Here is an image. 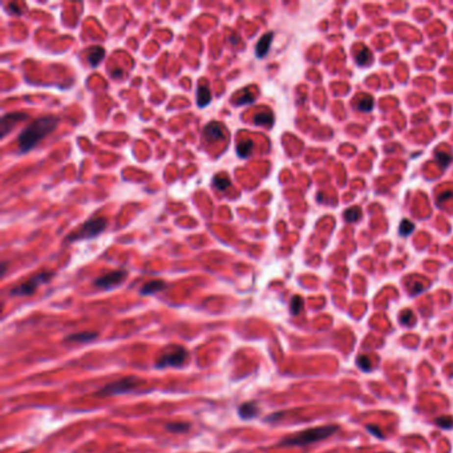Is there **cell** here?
Here are the masks:
<instances>
[{
  "label": "cell",
  "mask_w": 453,
  "mask_h": 453,
  "mask_svg": "<svg viewBox=\"0 0 453 453\" xmlns=\"http://www.w3.org/2000/svg\"><path fill=\"white\" fill-rule=\"evenodd\" d=\"M59 124V119L56 116H46L39 117L31 125H28L23 132L19 134L18 142L20 151H29L36 147L37 144L52 133Z\"/></svg>",
  "instance_id": "cell-1"
},
{
  "label": "cell",
  "mask_w": 453,
  "mask_h": 453,
  "mask_svg": "<svg viewBox=\"0 0 453 453\" xmlns=\"http://www.w3.org/2000/svg\"><path fill=\"white\" fill-rule=\"evenodd\" d=\"M338 429L336 426H325V427H316L311 429L303 430L295 435L287 436L282 439L279 443L280 447H306V445L314 444L321 440H325L329 436H332Z\"/></svg>",
  "instance_id": "cell-2"
},
{
  "label": "cell",
  "mask_w": 453,
  "mask_h": 453,
  "mask_svg": "<svg viewBox=\"0 0 453 453\" xmlns=\"http://www.w3.org/2000/svg\"><path fill=\"white\" fill-rule=\"evenodd\" d=\"M189 351L183 346L172 344L165 347L160 352L156 360L157 368H166V367H183L189 360Z\"/></svg>",
  "instance_id": "cell-3"
},
{
  "label": "cell",
  "mask_w": 453,
  "mask_h": 453,
  "mask_svg": "<svg viewBox=\"0 0 453 453\" xmlns=\"http://www.w3.org/2000/svg\"><path fill=\"white\" fill-rule=\"evenodd\" d=\"M140 385V380L134 376H128V378H123V379L116 380L112 381L109 384L104 385L102 388H100L96 392L97 398H112V396H117V395H124L133 392L134 389L137 388Z\"/></svg>",
  "instance_id": "cell-4"
},
{
  "label": "cell",
  "mask_w": 453,
  "mask_h": 453,
  "mask_svg": "<svg viewBox=\"0 0 453 453\" xmlns=\"http://www.w3.org/2000/svg\"><path fill=\"white\" fill-rule=\"evenodd\" d=\"M108 225V221L104 217H97V218H92V220L87 221L85 224H82L78 230L74 231L68 237V241H80V239H91L97 237L101 231H104V229Z\"/></svg>",
  "instance_id": "cell-5"
},
{
  "label": "cell",
  "mask_w": 453,
  "mask_h": 453,
  "mask_svg": "<svg viewBox=\"0 0 453 453\" xmlns=\"http://www.w3.org/2000/svg\"><path fill=\"white\" fill-rule=\"evenodd\" d=\"M52 277H53V274L50 273V271L39 273V274H36L35 277H32L31 279H28L27 282H24V283L19 284V286L12 288V290L9 291V294L14 295V297H27V295H32L40 284L50 282V279Z\"/></svg>",
  "instance_id": "cell-6"
},
{
  "label": "cell",
  "mask_w": 453,
  "mask_h": 453,
  "mask_svg": "<svg viewBox=\"0 0 453 453\" xmlns=\"http://www.w3.org/2000/svg\"><path fill=\"white\" fill-rule=\"evenodd\" d=\"M126 275H128V273L125 270L110 271L108 274L97 278L95 280V286L97 288H101V290H109V288H113L123 283L125 278H126Z\"/></svg>",
  "instance_id": "cell-7"
},
{
  "label": "cell",
  "mask_w": 453,
  "mask_h": 453,
  "mask_svg": "<svg viewBox=\"0 0 453 453\" xmlns=\"http://www.w3.org/2000/svg\"><path fill=\"white\" fill-rule=\"evenodd\" d=\"M28 116L25 113H20V112H14V113H8V115L3 116L1 121H0V137L4 138L16 124L23 121Z\"/></svg>",
  "instance_id": "cell-8"
},
{
  "label": "cell",
  "mask_w": 453,
  "mask_h": 453,
  "mask_svg": "<svg viewBox=\"0 0 453 453\" xmlns=\"http://www.w3.org/2000/svg\"><path fill=\"white\" fill-rule=\"evenodd\" d=\"M99 336V332L97 331H80V332H75V334L68 335L67 338L64 339L65 343H77V344H82V343H89L92 340H95Z\"/></svg>",
  "instance_id": "cell-9"
},
{
  "label": "cell",
  "mask_w": 453,
  "mask_h": 453,
  "mask_svg": "<svg viewBox=\"0 0 453 453\" xmlns=\"http://www.w3.org/2000/svg\"><path fill=\"white\" fill-rule=\"evenodd\" d=\"M203 137L206 141H218L224 138V129L220 123L207 124L203 129Z\"/></svg>",
  "instance_id": "cell-10"
},
{
  "label": "cell",
  "mask_w": 453,
  "mask_h": 453,
  "mask_svg": "<svg viewBox=\"0 0 453 453\" xmlns=\"http://www.w3.org/2000/svg\"><path fill=\"white\" fill-rule=\"evenodd\" d=\"M259 413V407L255 402H246L238 407V416L242 420H252Z\"/></svg>",
  "instance_id": "cell-11"
},
{
  "label": "cell",
  "mask_w": 453,
  "mask_h": 453,
  "mask_svg": "<svg viewBox=\"0 0 453 453\" xmlns=\"http://www.w3.org/2000/svg\"><path fill=\"white\" fill-rule=\"evenodd\" d=\"M273 37H274V33L267 32V33H265L261 39H259V41L256 43V47H255L256 57L262 59V57H265V56L267 55V52H269V50H270V47H271Z\"/></svg>",
  "instance_id": "cell-12"
},
{
  "label": "cell",
  "mask_w": 453,
  "mask_h": 453,
  "mask_svg": "<svg viewBox=\"0 0 453 453\" xmlns=\"http://www.w3.org/2000/svg\"><path fill=\"white\" fill-rule=\"evenodd\" d=\"M166 287H168V284L165 283L164 280L154 279L144 284L141 287V290H140V294H141V295H153V294L164 291Z\"/></svg>",
  "instance_id": "cell-13"
},
{
  "label": "cell",
  "mask_w": 453,
  "mask_h": 453,
  "mask_svg": "<svg viewBox=\"0 0 453 453\" xmlns=\"http://www.w3.org/2000/svg\"><path fill=\"white\" fill-rule=\"evenodd\" d=\"M104 56H105V50H102L101 47H93V48L87 50V60L92 67H96V65L100 64L104 59Z\"/></svg>",
  "instance_id": "cell-14"
},
{
  "label": "cell",
  "mask_w": 453,
  "mask_h": 453,
  "mask_svg": "<svg viewBox=\"0 0 453 453\" xmlns=\"http://www.w3.org/2000/svg\"><path fill=\"white\" fill-rule=\"evenodd\" d=\"M211 101L210 89L207 85H200L197 89V105L200 108L209 105Z\"/></svg>",
  "instance_id": "cell-15"
},
{
  "label": "cell",
  "mask_w": 453,
  "mask_h": 453,
  "mask_svg": "<svg viewBox=\"0 0 453 453\" xmlns=\"http://www.w3.org/2000/svg\"><path fill=\"white\" fill-rule=\"evenodd\" d=\"M254 124L259 126H271L274 124V116L270 110H262L254 116Z\"/></svg>",
  "instance_id": "cell-16"
},
{
  "label": "cell",
  "mask_w": 453,
  "mask_h": 453,
  "mask_svg": "<svg viewBox=\"0 0 453 453\" xmlns=\"http://www.w3.org/2000/svg\"><path fill=\"white\" fill-rule=\"evenodd\" d=\"M252 148H254V141L252 140H243L237 145V154H238L241 158H247V157H250L252 151Z\"/></svg>",
  "instance_id": "cell-17"
},
{
  "label": "cell",
  "mask_w": 453,
  "mask_h": 453,
  "mask_svg": "<svg viewBox=\"0 0 453 453\" xmlns=\"http://www.w3.org/2000/svg\"><path fill=\"white\" fill-rule=\"evenodd\" d=\"M165 429L172 433H186L190 429V424L183 423V421H174V423H168L165 426Z\"/></svg>",
  "instance_id": "cell-18"
},
{
  "label": "cell",
  "mask_w": 453,
  "mask_h": 453,
  "mask_svg": "<svg viewBox=\"0 0 453 453\" xmlns=\"http://www.w3.org/2000/svg\"><path fill=\"white\" fill-rule=\"evenodd\" d=\"M213 186L220 192H225L230 186V179L225 174H218L213 178Z\"/></svg>",
  "instance_id": "cell-19"
},
{
  "label": "cell",
  "mask_w": 453,
  "mask_h": 453,
  "mask_svg": "<svg viewBox=\"0 0 453 453\" xmlns=\"http://www.w3.org/2000/svg\"><path fill=\"white\" fill-rule=\"evenodd\" d=\"M360 217H362V210H360V207H357V206L350 207V209H347L346 213H344V220L347 221V222L359 221L360 220Z\"/></svg>",
  "instance_id": "cell-20"
},
{
  "label": "cell",
  "mask_w": 453,
  "mask_h": 453,
  "mask_svg": "<svg viewBox=\"0 0 453 453\" xmlns=\"http://www.w3.org/2000/svg\"><path fill=\"white\" fill-rule=\"evenodd\" d=\"M356 108L359 110H362V112H370L374 108V99L370 96L362 97L360 100L357 101Z\"/></svg>",
  "instance_id": "cell-21"
},
{
  "label": "cell",
  "mask_w": 453,
  "mask_h": 453,
  "mask_svg": "<svg viewBox=\"0 0 453 453\" xmlns=\"http://www.w3.org/2000/svg\"><path fill=\"white\" fill-rule=\"evenodd\" d=\"M303 308V299L301 297H294L290 303V311L293 315H298L299 312L302 311Z\"/></svg>",
  "instance_id": "cell-22"
},
{
  "label": "cell",
  "mask_w": 453,
  "mask_h": 453,
  "mask_svg": "<svg viewBox=\"0 0 453 453\" xmlns=\"http://www.w3.org/2000/svg\"><path fill=\"white\" fill-rule=\"evenodd\" d=\"M413 230H415V225L412 224L411 221H408V220L402 221V224H400V227H399L400 235H403V237H407L408 234L412 233Z\"/></svg>",
  "instance_id": "cell-23"
},
{
  "label": "cell",
  "mask_w": 453,
  "mask_h": 453,
  "mask_svg": "<svg viewBox=\"0 0 453 453\" xmlns=\"http://www.w3.org/2000/svg\"><path fill=\"white\" fill-rule=\"evenodd\" d=\"M436 160H437V162L443 168H447L451 164V161H452V156L449 153H445V151H437L436 153Z\"/></svg>",
  "instance_id": "cell-24"
},
{
  "label": "cell",
  "mask_w": 453,
  "mask_h": 453,
  "mask_svg": "<svg viewBox=\"0 0 453 453\" xmlns=\"http://www.w3.org/2000/svg\"><path fill=\"white\" fill-rule=\"evenodd\" d=\"M371 60H372V56H371V52L367 48H363L360 50V53L356 56V61L360 65H366L370 63Z\"/></svg>",
  "instance_id": "cell-25"
},
{
  "label": "cell",
  "mask_w": 453,
  "mask_h": 453,
  "mask_svg": "<svg viewBox=\"0 0 453 453\" xmlns=\"http://www.w3.org/2000/svg\"><path fill=\"white\" fill-rule=\"evenodd\" d=\"M400 322H402L404 326H413L415 325V322H416V319H415V315H413V312L412 311H404L403 314H402V316H400Z\"/></svg>",
  "instance_id": "cell-26"
},
{
  "label": "cell",
  "mask_w": 453,
  "mask_h": 453,
  "mask_svg": "<svg viewBox=\"0 0 453 453\" xmlns=\"http://www.w3.org/2000/svg\"><path fill=\"white\" fill-rule=\"evenodd\" d=\"M436 424L441 428H444V429H449L453 427V419L451 416L439 417V419H436Z\"/></svg>",
  "instance_id": "cell-27"
},
{
  "label": "cell",
  "mask_w": 453,
  "mask_h": 453,
  "mask_svg": "<svg viewBox=\"0 0 453 453\" xmlns=\"http://www.w3.org/2000/svg\"><path fill=\"white\" fill-rule=\"evenodd\" d=\"M357 366L360 367L362 370L364 371H370L371 367H372V363H371V359L366 355H362V356L357 359Z\"/></svg>",
  "instance_id": "cell-28"
},
{
  "label": "cell",
  "mask_w": 453,
  "mask_h": 453,
  "mask_svg": "<svg viewBox=\"0 0 453 453\" xmlns=\"http://www.w3.org/2000/svg\"><path fill=\"white\" fill-rule=\"evenodd\" d=\"M367 428H368V429H370L371 432H372V433H374V435H375V436H379L380 439H383V437H384V436H383V433L380 432V428H378V427L368 426V427H367Z\"/></svg>",
  "instance_id": "cell-29"
},
{
  "label": "cell",
  "mask_w": 453,
  "mask_h": 453,
  "mask_svg": "<svg viewBox=\"0 0 453 453\" xmlns=\"http://www.w3.org/2000/svg\"><path fill=\"white\" fill-rule=\"evenodd\" d=\"M5 271H7V263L3 262V263H1V273H0V275H1V277H4Z\"/></svg>",
  "instance_id": "cell-30"
}]
</instances>
